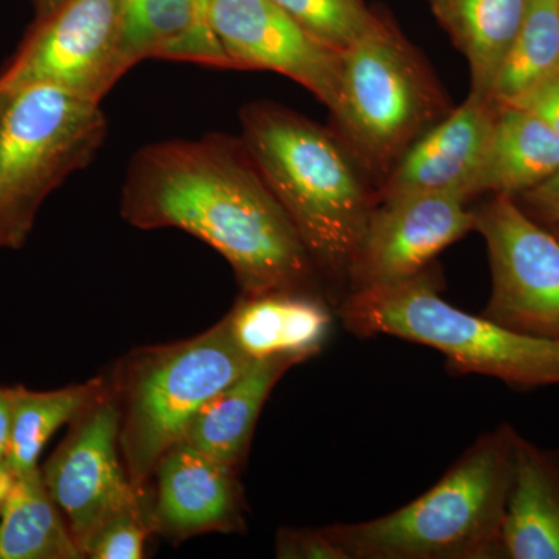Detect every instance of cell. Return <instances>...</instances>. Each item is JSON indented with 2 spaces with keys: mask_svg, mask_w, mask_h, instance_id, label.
Instances as JSON below:
<instances>
[{
  "mask_svg": "<svg viewBox=\"0 0 559 559\" xmlns=\"http://www.w3.org/2000/svg\"><path fill=\"white\" fill-rule=\"evenodd\" d=\"M64 0H35L36 21L49 16L51 11L58 9Z\"/></svg>",
  "mask_w": 559,
  "mask_h": 559,
  "instance_id": "cell-32",
  "label": "cell"
},
{
  "mask_svg": "<svg viewBox=\"0 0 559 559\" xmlns=\"http://www.w3.org/2000/svg\"><path fill=\"white\" fill-rule=\"evenodd\" d=\"M98 103L49 86L11 94L0 120V250L24 248L47 198L108 138Z\"/></svg>",
  "mask_w": 559,
  "mask_h": 559,
  "instance_id": "cell-7",
  "label": "cell"
},
{
  "mask_svg": "<svg viewBox=\"0 0 559 559\" xmlns=\"http://www.w3.org/2000/svg\"><path fill=\"white\" fill-rule=\"evenodd\" d=\"M559 559V452L518 437L499 559Z\"/></svg>",
  "mask_w": 559,
  "mask_h": 559,
  "instance_id": "cell-16",
  "label": "cell"
},
{
  "mask_svg": "<svg viewBox=\"0 0 559 559\" xmlns=\"http://www.w3.org/2000/svg\"><path fill=\"white\" fill-rule=\"evenodd\" d=\"M11 98L10 92L0 91V120H2L3 114H5L7 106H9Z\"/></svg>",
  "mask_w": 559,
  "mask_h": 559,
  "instance_id": "cell-33",
  "label": "cell"
},
{
  "mask_svg": "<svg viewBox=\"0 0 559 559\" xmlns=\"http://www.w3.org/2000/svg\"><path fill=\"white\" fill-rule=\"evenodd\" d=\"M253 362L224 316L198 336L134 349L117 364L108 388L119 411L121 460L140 495L146 496L160 459L183 440L201 407Z\"/></svg>",
  "mask_w": 559,
  "mask_h": 559,
  "instance_id": "cell-4",
  "label": "cell"
},
{
  "mask_svg": "<svg viewBox=\"0 0 559 559\" xmlns=\"http://www.w3.org/2000/svg\"><path fill=\"white\" fill-rule=\"evenodd\" d=\"M499 105L468 98L412 143L382 180L377 201L409 193H451L469 201L487 156Z\"/></svg>",
  "mask_w": 559,
  "mask_h": 559,
  "instance_id": "cell-13",
  "label": "cell"
},
{
  "mask_svg": "<svg viewBox=\"0 0 559 559\" xmlns=\"http://www.w3.org/2000/svg\"><path fill=\"white\" fill-rule=\"evenodd\" d=\"M11 432V404L9 390L0 385V462L7 463Z\"/></svg>",
  "mask_w": 559,
  "mask_h": 559,
  "instance_id": "cell-30",
  "label": "cell"
},
{
  "mask_svg": "<svg viewBox=\"0 0 559 559\" xmlns=\"http://www.w3.org/2000/svg\"><path fill=\"white\" fill-rule=\"evenodd\" d=\"M209 27L231 69L277 72L333 108L341 51L308 35L274 0H213Z\"/></svg>",
  "mask_w": 559,
  "mask_h": 559,
  "instance_id": "cell-12",
  "label": "cell"
},
{
  "mask_svg": "<svg viewBox=\"0 0 559 559\" xmlns=\"http://www.w3.org/2000/svg\"><path fill=\"white\" fill-rule=\"evenodd\" d=\"M7 390L11 404L7 466L13 476H22L40 468V454L51 437L106 395L108 380L98 377L81 384L43 392L21 384Z\"/></svg>",
  "mask_w": 559,
  "mask_h": 559,
  "instance_id": "cell-21",
  "label": "cell"
},
{
  "mask_svg": "<svg viewBox=\"0 0 559 559\" xmlns=\"http://www.w3.org/2000/svg\"><path fill=\"white\" fill-rule=\"evenodd\" d=\"M275 555L282 559H348L326 527L280 530Z\"/></svg>",
  "mask_w": 559,
  "mask_h": 559,
  "instance_id": "cell-26",
  "label": "cell"
},
{
  "mask_svg": "<svg viewBox=\"0 0 559 559\" xmlns=\"http://www.w3.org/2000/svg\"><path fill=\"white\" fill-rule=\"evenodd\" d=\"M120 215L138 229H179L204 241L230 264L242 296L325 297L310 253L241 138L143 146L124 176Z\"/></svg>",
  "mask_w": 559,
  "mask_h": 559,
  "instance_id": "cell-1",
  "label": "cell"
},
{
  "mask_svg": "<svg viewBox=\"0 0 559 559\" xmlns=\"http://www.w3.org/2000/svg\"><path fill=\"white\" fill-rule=\"evenodd\" d=\"M514 200L524 201L525 212L532 218L543 221V223H559V170L551 178L544 180L535 189L525 191L521 197Z\"/></svg>",
  "mask_w": 559,
  "mask_h": 559,
  "instance_id": "cell-28",
  "label": "cell"
},
{
  "mask_svg": "<svg viewBox=\"0 0 559 559\" xmlns=\"http://www.w3.org/2000/svg\"><path fill=\"white\" fill-rule=\"evenodd\" d=\"M191 3H193L194 27L187 61L209 66V68L230 69L226 55L210 32L209 11L213 0H191Z\"/></svg>",
  "mask_w": 559,
  "mask_h": 559,
  "instance_id": "cell-27",
  "label": "cell"
},
{
  "mask_svg": "<svg viewBox=\"0 0 559 559\" xmlns=\"http://www.w3.org/2000/svg\"><path fill=\"white\" fill-rule=\"evenodd\" d=\"M14 476L5 462H0V511H2L3 502L9 496L11 485H13Z\"/></svg>",
  "mask_w": 559,
  "mask_h": 559,
  "instance_id": "cell-31",
  "label": "cell"
},
{
  "mask_svg": "<svg viewBox=\"0 0 559 559\" xmlns=\"http://www.w3.org/2000/svg\"><path fill=\"white\" fill-rule=\"evenodd\" d=\"M40 473L83 555L106 524L146 507V496L131 484L121 460L119 411L109 388L70 423Z\"/></svg>",
  "mask_w": 559,
  "mask_h": 559,
  "instance_id": "cell-10",
  "label": "cell"
},
{
  "mask_svg": "<svg viewBox=\"0 0 559 559\" xmlns=\"http://www.w3.org/2000/svg\"><path fill=\"white\" fill-rule=\"evenodd\" d=\"M429 3L433 16L468 61L469 92L491 98L530 0H429Z\"/></svg>",
  "mask_w": 559,
  "mask_h": 559,
  "instance_id": "cell-19",
  "label": "cell"
},
{
  "mask_svg": "<svg viewBox=\"0 0 559 559\" xmlns=\"http://www.w3.org/2000/svg\"><path fill=\"white\" fill-rule=\"evenodd\" d=\"M241 140L288 213L322 283L341 288L377 197L336 132L274 103L242 108Z\"/></svg>",
  "mask_w": 559,
  "mask_h": 559,
  "instance_id": "cell-2",
  "label": "cell"
},
{
  "mask_svg": "<svg viewBox=\"0 0 559 559\" xmlns=\"http://www.w3.org/2000/svg\"><path fill=\"white\" fill-rule=\"evenodd\" d=\"M466 204L451 193L377 201L349 266V293L395 285L428 270L440 252L474 230V210Z\"/></svg>",
  "mask_w": 559,
  "mask_h": 559,
  "instance_id": "cell-11",
  "label": "cell"
},
{
  "mask_svg": "<svg viewBox=\"0 0 559 559\" xmlns=\"http://www.w3.org/2000/svg\"><path fill=\"white\" fill-rule=\"evenodd\" d=\"M558 72L559 0H530L491 98L500 106L511 105Z\"/></svg>",
  "mask_w": 559,
  "mask_h": 559,
  "instance_id": "cell-22",
  "label": "cell"
},
{
  "mask_svg": "<svg viewBox=\"0 0 559 559\" xmlns=\"http://www.w3.org/2000/svg\"><path fill=\"white\" fill-rule=\"evenodd\" d=\"M308 35L331 50L345 51L373 27L378 14L362 0H274Z\"/></svg>",
  "mask_w": 559,
  "mask_h": 559,
  "instance_id": "cell-24",
  "label": "cell"
},
{
  "mask_svg": "<svg viewBox=\"0 0 559 559\" xmlns=\"http://www.w3.org/2000/svg\"><path fill=\"white\" fill-rule=\"evenodd\" d=\"M296 366V360L286 358L255 360L201 407L182 441L230 468H240L264 403L283 374Z\"/></svg>",
  "mask_w": 559,
  "mask_h": 559,
  "instance_id": "cell-17",
  "label": "cell"
},
{
  "mask_svg": "<svg viewBox=\"0 0 559 559\" xmlns=\"http://www.w3.org/2000/svg\"><path fill=\"white\" fill-rule=\"evenodd\" d=\"M559 170V134L536 114L499 105L477 194L521 197Z\"/></svg>",
  "mask_w": 559,
  "mask_h": 559,
  "instance_id": "cell-18",
  "label": "cell"
},
{
  "mask_svg": "<svg viewBox=\"0 0 559 559\" xmlns=\"http://www.w3.org/2000/svg\"><path fill=\"white\" fill-rule=\"evenodd\" d=\"M550 230L554 231L555 235L559 238V223L558 224H551Z\"/></svg>",
  "mask_w": 559,
  "mask_h": 559,
  "instance_id": "cell-34",
  "label": "cell"
},
{
  "mask_svg": "<svg viewBox=\"0 0 559 559\" xmlns=\"http://www.w3.org/2000/svg\"><path fill=\"white\" fill-rule=\"evenodd\" d=\"M511 106L536 114L559 134V72L511 103Z\"/></svg>",
  "mask_w": 559,
  "mask_h": 559,
  "instance_id": "cell-29",
  "label": "cell"
},
{
  "mask_svg": "<svg viewBox=\"0 0 559 559\" xmlns=\"http://www.w3.org/2000/svg\"><path fill=\"white\" fill-rule=\"evenodd\" d=\"M121 10L130 69L150 58L187 61L194 27L191 0H121Z\"/></svg>",
  "mask_w": 559,
  "mask_h": 559,
  "instance_id": "cell-23",
  "label": "cell"
},
{
  "mask_svg": "<svg viewBox=\"0 0 559 559\" xmlns=\"http://www.w3.org/2000/svg\"><path fill=\"white\" fill-rule=\"evenodd\" d=\"M128 70L121 0H64L35 21L0 72V91L49 86L100 105Z\"/></svg>",
  "mask_w": 559,
  "mask_h": 559,
  "instance_id": "cell-8",
  "label": "cell"
},
{
  "mask_svg": "<svg viewBox=\"0 0 559 559\" xmlns=\"http://www.w3.org/2000/svg\"><path fill=\"white\" fill-rule=\"evenodd\" d=\"M487 242L492 289L485 318L528 336L559 341V238L510 197L474 210Z\"/></svg>",
  "mask_w": 559,
  "mask_h": 559,
  "instance_id": "cell-9",
  "label": "cell"
},
{
  "mask_svg": "<svg viewBox=\"0 0 559 559\" xmlns=\"http://www.w3.org/2000/svg\"><path fill=\"white\" fill-rule=\"evenodd\" d=\"M40 468L14 476L0 511V559H81Z\"/></svg>",
  "mask_w": 559,
  "mask_h": 559,
  "instance_id": "cell-20",
  "label": "cell"
},
{
  "mask_svg": "<svg viewBox=\"0 0 559 559\" xmlns=\"http://www.w3.org/2000/svg\"><path fill=\"white\" fill-rule=\"evenodd\" d=\"M454 109L425 58L389 17L341 55L337 135L382 180L429 128Z\"/></svg>",
  "mask_w": 559,
  "mask_h": 559,
  "instance_id": "cell-6",
  "label": "cell"
},
{
  "mask_svg": "<svg viewBox=\"0 0 559 559\" xmlns=\"http://www.w3.org/2000/svg\"><path fill=\"white\" fill-rule=\"evenodd\" d=\"M231 336L252 360L305 362L325 347L333 312L325 297L274 293L241 296L229 314Z\"/></svg>",
  "mask_w": 559,
  "mask_h": 559,
  "instance_id": "cell-15",
  "label": "cell"
},
{
  "mask_svg": "<svg viewBox=\"0 0 559 559\" xmlns=\"http://www.w3.org/2000/svg\"><path fill=\"white\" fill-rule=\"evenodd\" d=\"M520 433H484L432 488L377 520L326 527L348 559H496Z\"/></svg>",
  "mask_w": 559,
  "mask_h": 559,
  "instance_id": "cell-3",
  "label": "cell"
},
{
  "mask_svg": "<svg viewBox=\"0 0 559 559\" xmlns=\"http://www.w3.org/2000/svg\"><path fill=\"white\" fill-rule=\"evenodd\" d=\"M237 471L179 441L165 452L153 476L156 495L146 506L153 532L183 540L245 530Z\"/></svg>",
  "mask_w": 559,
  "mask_h": 559,
  "instance_id": "cell-14",
  "label": "cell"
},
{
  "mask_svg": "<svg viewBox=\"0 0 559 559\" xmlns=\"http://www.w3.org/2000/svg\"><path fill=\"white\" fill-rule=\"evenodd\" d=\"M153 532L148 510L121 514L106 524L87 546L84 557L91 559H140L145 557V543Z\"/></svg>",
  "mask_w": 559,
  "mask_h": 559,
  "instance_id": "cell-25",
  "label": "cell"
},
{
  "mask_svg": "<svg viewBox=\"0 0 559 559\" xmlns=\"http://www.w3.org/2000/svg\"><path fill=\"white\" fill-rule=\"evenodd\" d=\"M439 280L428 267L395 285L355 290L337 305V314L356 336H393L439 349L459 374H485L522 390L559 385V341L452 307L441 299Z\"/></svg>",
  "mask_w": 559,
  "mask_h": 559,
  "instance_id": "cell-5",
  "label": "cell"
}]
</instances>
